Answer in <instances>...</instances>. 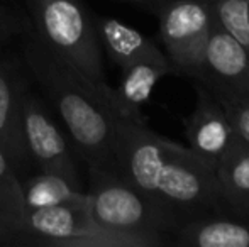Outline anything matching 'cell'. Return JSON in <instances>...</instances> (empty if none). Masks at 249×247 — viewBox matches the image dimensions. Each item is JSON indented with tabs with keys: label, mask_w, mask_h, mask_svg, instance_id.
<instances>
[{
	"label": "cell",
	"mask_w": 249,
	"mask_h": 247,
	"mask_svg": "<svg viewBox=\"0 0 249 247\" xmlns=\"http://www.w3.org/2000/svg\"><path fill=\"white\" fill-rule=\"evenodd\" d=\"M0 244H10V239L2 231H0Z\"/></svg>",
	"instance_id": "cell-21"
},
{
	"label": "cell",
	"mask_w": 249,
	"mask_h": 247,
	"mask_svg": "<svg viewBox=\"0 0 249 247\" xmlns=\"http://www.w3.org/2000/svg\"><path fill=\"white\" fill-rule=\"evenodd\" d=\"M24 205L27 210L54 207V205H78L87 207V191L73 186L66 178L53 173L39 175L20 181Z\"/></svg>",
	"instance_id": "cell-15"
},
{
	"label": "cell",
	"mask_w": 249,
	"mask_h": 247,
	"mask_svg": "<svg viewBox=\"0 0 249 247\" xmlns=\"http://www.w3.org/2000/svg\"><path fill=\"white\" fill-rule=\"evenodd\" d=\"M22 124L31 161L36 163L41 171L59 175L78 190H85L65 135L51 119L43 102L29 92L22 102Z\"/></svg>",
	"instance_id": "cell-7"
},
{
	"label": "cell",
	"mask_w": 249,
	"mask_h": 247,
	"mask_svg": "<svg viewBox=\"0 0 249 247\" xmlns=\"http://www.w3.org/2000/svg\"><path fill=\"white\" fill-rule=\"evenodd\" d=\"M26 93L22 68L10 58H0V151L14 169H24L31 161L22 124Z\"/></svg>",
	"instance_id": "cell-9"
},
{
	"label": "cell",
	"mask_w": 249,
	"mask_h": 247,
	"mask_svg": "<svg viewBox=\"0 0 249 247\" xmlns=\"http://www.w3.org/2000/svg\"><path fill=\"white\" fill-rule=\"evenodd\" d=\"M26 27H27L26 24H24L12 10H9L7 7H3L2 3H0V48H2V44L7 43L12 36H16V34H19V33H24Z\"/></svg>",
	"instance_id": "cell-19"
},
{
	"label": "cell",
	"mask_w": 249,
	"mask_h": 247,
	"mask_svg": "<svg viewBox=\"0 0 249 247\" xmlns=\"http://www.w3.org/2000/svg\"><path fill=\"white\" fill-rule=\"evenodd\" d=\"M85 191L87 212L92 220L115 231L164 239V235H175L181 225L192 220L117 173L95 166H89V190Z\"/></svg>",
	"instance_id": "cell-4"
},
{
	"label": "cell",
	"mask_w": 249,
	"mask_h": 247,
	"mask_svg": "<svg viewBox=\"0 0 249 247\" xmlns=\"http://www.w3.org/2000/svg\"><path fill=\"white\" fill-rule=\"evenodd\" d=\"M183 247H249V220L231 215L192 218L175 234Z\"/></svg>",
	"instance_id": "cell-13"
},
{
	"label": "cell",
	"mask_w": 249,
	"mask_h": 247,
	"mask_svg": "<svg viewBox=\"0 0 249 247\" xmlns=\"http://www.w3.org/2000/svg\"><path fill=\"white\" fill-rule=\"evenodd\" d=\"M168 73H175V69L156 63H136L122 69V80L117 88H114L112 102L115 119L146 124L142 105L148 103L154 86Z\"/></svg>",
	"instance_id": "cell-12"
},
{
	"label": "cell",
	"mask_w": 249,
	"mask_h": 247,
	"mask_svg": "<svg viewBox=\"0 0 249 247\" xmlns=\"http://www.w3.org/2000/svg\"><path fill=\"white\" fill-rule=\"evenodd\" d=\"M198 82L205 85V88L219 102L236 134L249 144V95L209 80H198Z\"/></svg>",
	"instance_id": "cell-17"
},
{
	"label": "cell",
	"mask_w": 249,
	"mask_h": 247,
	"mask_svg": "<svg viewBox=\"0 0 249 247\" xmlns=\"http://www.w3.org/2000/svg\"><path fill=\"white\" fill-rule=\"evenodd\" d=\"M198 80H209L249 95V53L217 19L207 39L205 69Z\"/></svg>",
	"instance_id": "cell-10"
},
{
	"label": "cell",
	"mask_w": 249,
	"mask_h": 247,
	"mask_svg": "<svg viewBox=\"0 0 249 247\" xmlns=\"http://www.w3.org/2000/svg\"><path fill=\"white\" fill-rule=\"evenodd\" d=\"M217 22L249 53V0H212Z\"/></svg>",
	"instance_id": "cell-18"
},
{
	"label": "cell",
	"mask_w": 249,
	"mask_h": 247,
	"mask_svg": "<svg viewBox=\"0 0 249 247\" xmlns=\"http://www.w3.org/2000/svg\"><path fill=\"white\" fill-rule=\"evenodd\" d=\"M20 244L48 247H156L168 241L108 229L92 220L87 207L54 205L27 210Z\"/></svg>",
	"instance_id": "cell-5"
},
{
	"label": "cell",
	"mask_w": 249,
	"mask_h": 247,
	"mask_svg": "<svg viewBox=\"0 0 249 247\" xmlns=\"http://www.w3.org/2000/svg\"><path fill=\"white\" fill-rule=\"evenodd\" d=\"M114 156L117 175L187 217H236L224 200L215 169L146 124L115 120Z\"/></svg>",
	"instance_id": "cell-1"
},
{
	"label": "cell",
	"mask_w": 249,
	"mask_h": 247,
	"mask_svg": "<svg viewBox=\"0 0 249 247\" xmlns=\"http://www.w3.org/2000/svg\"><path fill=\"white\" fill-rule=\"evenodd\" d=\"M217 181L227 207L243 218L249 207V144L243 139L229 149L215 166Z\"/></svg>",
	"instance_id": "cell-14"
},
{
	"label": "cell",
	"mask_w": 249,
	"mask_h": 247,
	"mask_svg": "<svg viewBox=\"0 0 249 247\" xmlns=\"http://www.w3.org/2000/svg\"><path fill=\"white\" fill-rule=\"evenodd\" d=\"M132 2H136L141 7H146V9L153 10V12H158V10H160L161 7L168 2V0H132Z\"/></svg>",
	"instance_id": "cell-20"
},
{
	"label": "cell",
	"mask_w": 249,
	"mask_h": 247,
	"mask_svg": "<svg viewBox=\"0 0 249 247\" xmlns=\"http://www.w3.org/2000/svg\"><path fill=\"white\" fill-rule=\"evenodd\" d=\"M243 218H246V220H249V207H248V210H246V214H244V217Z\"/></svg>",
	"instance_id": "cell-22"
},
{
	"label": "cell",
	"mask_w": 249,
	"mask_h": 247,
	"mask_svg": "<svg viewBox=\"0 0 249 247\" xmlns=\"http://www.w3.org/2000/svg\"><path fill=\"white\" fill-rule=\"evenodd\" d=\"M93 19L102 48L107 51L108 58L115 65L121 66V69L136 63H156V65L171 66L166 54L138 29L112 17H93Z\"/></svg>",
	"instance_id": "cell-11"
},
{
	"label": "cell",
	"mask_w": 249,
	"mask_h": 247,
	"mask_svg": "<svg viewBox=\"0 0 249 247\" xmlns=\"http://www.w3.org/2000/svg\"><path fill=\"white\" fill-rule=\"evenodd\" d=\"M24 61L54 103L78 154L89 166L117 173L115 169V117L105 109L97 90L48 49L33 29H24Z\"/></svg>",
	"instance_id": "cell-2"
},
{
	"label": "cell",
	"mask_w": 249,
	"mask_h": 247,
	"mask_svg": "<svg viewBox=\"0 0 249 247\" xmlns=\"http://www.w3.org/2000/svg\"><path fill=\"white\" fill-rule=\"evenodd\" d=\"M26 222V205L20 180L0 151V231L10 239V244H20Z\"/></svg>",
	"instance_id": "cell-16"
},
{
	"label": "cell",
	"mask_w": 249,
	"mask_h": 247,
	"mask_svg": "<svg viewBox=\"0 0 249 247\" xmlns=\"http://www.w3.org/2000/svg\"><path fill=\"white\" fill-rule=\"evenodd\" d=\"M26 3L33 31L44 46L73 66L97 90L105 109L114 115V88L105 78L95 19L82 0H26Z\"/></svg>",
	"instance_id": "cell-3"
},
{
	"label": "cell",
	"mask_w": 249,
	"mask_h": 247,
	"mask_svg": "<svg viewBox=\"0 0 249 247\" xmlns=\"http://www.w3.org/2000/svg\"><path fill=\"white\" fill-rule=\"evenodd\" d=\"M160 37L175 71L198 80L205 69V44L213 26L209 0H168L160 10Z\"/></svg>",
	"instance_id": "cell-6"
},
{
	"label": "cell",
	"mask_w": 249,
	"mask_h": 247,
	"mask_svg": "<svg viewBox=\"0 0 249 247\" xmlns=\"http://www.w3.org/2000/svg\"><path fill=\"white\" fill-rule=\"evenodd\" d=\"M209 2H212V0H209Z\"/></svg>",
	"instance_id": "cell-23"
},
{
	"label": "cell",
	"mask_w": 249,
	"mask_h": 247,
	"mask_svg": "<svg viewBox=\"0 0 249 247\" xmlns=\"http://www.w3.org/2000/svg\"><path fill=\"white\" fill-rule=\"evenodd\" d=\"M194 88L197 93V103L194 112L185 119V132L192 151L215 169L220 159L241 137L205 85L194 80Z\"/></svg>",
	"instance_id": "cell-8"
}]
</instances>
